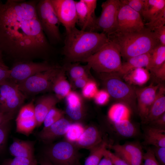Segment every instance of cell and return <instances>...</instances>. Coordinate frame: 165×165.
<instances>
[{
  "label": "cell",
  "mask_w": 165,
  "mask_h": 165,
  "mask_svg": "<svg viewBox=\"0 0 165 165\" xmlns=\"http://www.w3.org/2000/svg\"><path fill=\"white\" fill-rule=\"evenodd\" d=\"M38 1H0V48L16 63L46 59L53 50L37 16Z\"/></svg>",
  "instance_id": "obj_1"
},
{
  "label": "cell",
  "mask_w": 165,
  "mask_h": 165,
  "mask_svg": "<svg viewBox=\"0 0 165 165\" xmlns=\"http://www.w3.org/2000/svg\"><path fill=\"white\" fill-rule=\"evenodd\" d=\"M109 41L105 34L82 30L75 27L66 32L63 53L70 61L82 62Z\"/></svg>",
  "instance_id": "obj_2"
},
{
  "label": "cell",
  "mask_w": 165,
  "mask_h": 165,
  "mask_svg": "<svg viewBox=\"0 0 165 165\" xmlns=\"http://www.w3.org/2000/svg\"><path fill=\"white\" fill-rule=\"evenodd\" d=\"M108 37L116 44L121 56L127 60L134 57L150 53L160 44L152 31L146 28L138 32L115 33Z\"/></svg>",
  "instance_id": "obj_3"
},
{
  "label": "cell",
  "mask_w": 165,
  "mask_h": 165,
  "mask_svg": "<svg viewBox=\"0 0 165 165\" xmlns=\"http://www.w3.org/2000/svg\"><path fill=\"white\" fill-rule=\"evenodd\" d=\"M103 84L110 96L137 112L135 88L125 81L117 72L98 73Z\"/></svg>",
  "instance_id": "obj_4"
},
{
  "label": "cell",
  "mask_w": 165,
  "mask_h": 165,
  "mask_svg": "<svg viewBox=\"0 0 165 165\" xmlns=\"http://www.w3.org/2000/svg\"><path fill=\"white\" fill-rule=\"evenodd\" d=\"M121 57L116 44L109 39L98 51L82 62L86 63L98 73L117 72L122 64Z\"/></svg>",
  "instance_id": "obj_5"
},
{
  "label": "cell",
  "mask_w": 165,
  "mask_h": 165,
  "mask_svg": "<svg viewBox=\"0 0 165 165\" xmlns=\"http://www.w3.org/2000/svg\"><path fill=\"white\" fill-rule=\"evenodd\" d=\"M37 16L42 31L50 43L55 44L61 40V24L50 0H39L36 6Z\"/></svg>",
  "instance_id": "obj_6"
},
{
  "label": "cell",
  "mask_w": 165,
  "mask_h": 165,
  "mask_svg": "<svg viewBox=\"0 0 165 165\" xmlns=\"http://www.w3.org/2000/svg\"><path fill=\"white\" fill-rule=\"evenodd\" d=\"M61 68L58 66L34 75L17 83L18 87L26 96L52 90L54 80Z\"/></svg>",
  "instance_id": "obj_7"
},
{
  "label": "cell",
  "mask_w": 165,
  "mask_h": 165,
  "mask_svg": "<svg viewBox=\"0 0 165 165\" xmlns=\"http://www.w3.org/2000/svg\"><path fill=\"white\" fill-rule=\"evenodd\" d=\"M25 95L17 84L9 79L0 83V112L15 115L23 106Z\"/></svg>",
  "instance_id": "obj_8"
},
{
  "label": "cell",
  "mask_w": 165,
  "mask_h": 165,
  "mask_svg": "<svg viewBox=\"0 0 165 165\" xmlns=\"http://www.w3.org/2000/svg\"><path fill=\"white\" fill-rule=\"evenodd\" d=\"M77 148L74 144L66 140L50 145L45 153L54 165H76L79 157Z\"/></svg>",
  "instance_id": "obj_9"
},
{
  "label": "cell",
  "mask_w": 165,
  "mask_h": 165,
  "mask_svg": "<svg viewBox=\"0 0 165 165\" xmlns=\"http://www.w3.org/2000/svg\"><path fill=\"white\" fill-rule=\"evenodd\" d=\"M120 5V0H107L102 3L101 15L96 19V32L100 31L108 37L116 31Z\"/></svg>",
  "instance_id": "obj_10"
},
{
  "label": "cell",
  "mask_w": 165,
  "mask_h": 165,
  "mask_svg": "<svg viewBox=\"0 0 165 165\" xmlns=\"http://www.w3.org/2000/svg\"><path fill=\"white\" fill-rule=\"evenodd\" d=\"M145 28L141 15L120 1L118 15L117 28L115 33H125L136 32Z\"/></svg>",
  "instance_id": "obj_11"
},
{
  "label": "cell",
  "mask_w": 165,
  "mask_h": 165,
  "mask_svg": "<svg viewBox=\"0 0 165 165\" xmlns=\"http://www.w3.org/2000/svg\"><path fill=\"white\" fill-rule=\"evenodd\" d=\"M58 66L46 61L34 62L33 61L15 63L11 69L9 79L17 84L37 73L45 72Z\"/></svg>",
  "instance_id": "obj_12"
},
{
  "label": "cell",
  "mask_w": 165,
  "mask_h": 165,
  "mask_svg": "<svg viewBox=\"0 0 165 165\" xmlns=\"http://www.w3.org/2000/svg\"><path fill=\"white\" fill-rule=\"evenodd\" d=\"M96 0H80L75 1L77 23L81 30L96 32L97 17L95 15Z\"/></svg>",
  "instance_id": "obj_13"
},
{
  "label": "cell",
  "mask_w": 165,
  "mask_h": 165,
  "mask_svg": "<svg viewBox=\"0 0 165 165\" xmlns=\"http://www.w3.org/2000/svg\"><path fill=\"white\" fill-rule=\"evenodd\" d=\"M61 24L66 32L75 27L77 23L75 1L73 0H50Z\"/></svg>",
  "instance_id": "obj_14"
},
{
  "label": "cell",
  "mask_w": 165,
  "mask_h": 165,
  "mask_svg": "<svg viewBox=\"0 0 165 165\" xmlns=\"http://www.w3.org/2000/svg\"><path fill=\"white\" fill-rule=\"evenodd\" d=\"M108 147L130 165H142L144 153L139 143L128 142L122 145H109Z\"/></svg>",
  "instance_id": "obj_15"
},
{
  "label": "cell",
  "mask_w": 165,
  "mask_h": 165,
  "mask_svg": "<svg viewBox=\"0 0 165 165\" xmlns=\"http://www.w3.org/2000/svg\"><path fill=\"white\" fill-rule=\"evenodd\" d=\"M160 84L161 83H159L155 85L153 83H151L145 87L135 88L137 112L143 123L147 118Z\"/></svg>",
  "instance_id": "obj_16"
},
{
  "label": "cell",
  "mask_w": 165,
  "mask_h": 165,
  "mask_svg": "<svg viewBox=\"0 0 165 165\" xmlns=\"http://www.w3.org/2000/svg\"><path fill=\"white\" fill-rule=\"evenodd\" d=\"M71 123L64 118H62L48 127L43 128L38 134V138L43 141L49 143L64 136Z\"/></svg>",
  "instance_id": "obj_17"
},
{
  "label": "cell",
  "mask_w": 165,
  "mask_h": 165,
  "mask_svg": "<svg viewBox=\"0 0 165 165\" xmlns=\"http://www.w3.org/2000/svg\"><path fill=\"white\" fill-rule=\"evenodd\" d=\"M103 140L100 130L96 127L90 126L85 128L83 132L74 144L77 148L90 150Z\"/></svg>",
  "instance_id": "obj_18"
},
{
  "label": "cell",
  "mask_w": 165,
  "mask_h": 165,
  "mask_svg": "<svg viewBox=\"0 0 165 165\" xmlns=\"http://www.w3.org/2000/svg\"><path fill=\"white\" fill-rule=\"evenodd\" d=\"M59 101L55 95L51 94L42 96L37 99L34 105L37 127L42 124L47 114Z\"/></svg>",
  "instance_id": "obj_19"
},
{
  "label": "cell",
  "mask_w": 165,
  "mask_h": 165,
  "mask_svg": "<svg viewBox=\"0 0 165 165\" xmlns=\"http://www.w3.org/2000/svg\"><path fill=\"white\" fill-rule=\"evenodd\" d=\"M165 113V87L161 84L144 123L148 124Z\"/></svg>",
  "instance_id": "obj_20"
},
{
  "label": "cell",
  "mask_w": 165,
  "mask_h": 165,
  "mask_svg": "<svg viewBox=\"0 0 165 165\" xmlns=\"http://www.w3.org/2000/svg\"><path fill=\"white\" fill-rule=\"evenodd\" d=\"M34 145L33 141L15 139L10 146L9 151L14 157L35 159Z\"/></svg>",
  "instance_id": "obj_21"
},
{
  "label": "cell",
  "mask_w": 165,
  "mask_h": 165,
  "mask_svg": "<svg viewBox=\"0 0 165 165\" xmlns=\"http://www.w3.org/2000/svg\"><path fill=\"white\" fill-rule=\"evenodd\" d=\"M150 52L131 57L122 63L120 70L117 73L120 76L136 68H145L148 70L151 61Z\"/></svg>",
  "instance_id": "obj_22"
},
{
  "label": "cell",
  "mask_w": 165,
  "mask_h": 165,
  "mask_svg": "<svg viewBox=\"0 0 165 165\" xmlns=\"http://www.w3.org/2000/svg\"><path fill=\"white\" fill-rule=\"evenodd\" d=\"M65 70L64 68L61 67L54 79L52 86V90L59 100L66 97L71 91V86L65 77Z\"/></svg>",
  "instance_id": "obj_23"
},
{
  "label": "cell",
  "mask_w": 165,
  "mask_h": 165,
  "mask_svg": "<svg viewBox=\"0 0 165 165\" xmlns=\"http://www.w3.org/2000/svg\"><path fill=\"white\" fill-rule=\"evenodd\" d=\"M125 82L132 86H142L149 80L150 74L145 68H138L133 69L123 75Z\"/></svg>",
  "instance_id": "obj_24"
},
{
  "label": "cell",
  "mask_w": 165,
  "mask_h": 165,
  "mask_svg": "<svg viewBox=\"0 0 165 165\" xmlns=\"http://www.w3.org/2000/svg\"><path fill=\"white\" fill-rule=\"evenodd\" d=\"M144 143L152 146L165 147V130L147 126L144 130Z\"/></svg>",
  "instance_id": "obj_25"
},
{
  "label": "cell",
  "mask_w": 165,
  "mask_h": 165,
  "mask_svg": "<svg viewBox=\"0 0 165 165\" xmlns=\"http://www.w3.org/2000/svg\"><path fill=\"white\" fill-rule=\"evenodd\" d=\"M164 8L165 0H145V8L141 16L147 22Z\"/></svg>",
  "instance_id": "obj_26"
},
{
  "label": "cell",
  "mask_w": 165,
  "mask_h": 165,
  "mask_svg": "<svg viewBox=\"0 0 165 165\" xmlns=\"http://www.w3.org/2000/svg\"><path fill=\"white\" fill-rule=\"evenodd\" d=\"M108 145L107 142L103 140L99 145L90 149V154L85 160L84 165H98L104 156Z\"/></svg>",
  "instance_id": "obj_27"
},
{
  "label": "cell",
  "mask_w": 165,
  "mask_h": 165,
  "mask_svg": "<svg viewBox=\"0 0 165 165\" xmlns=\"http://www.w3.org/2000/svg\"><path fill=\"white\" fill-rule=\"evenodd\" d=\"M150 53L151 61L148 70L152 73L165 63V46L160 44Z\"/></svg>",
  "instance_id": "obj_28"
},
{
  "label": "cell",
  "mask_w": 165,
  "mask_h": 165,
  "mask_svg": "<svg viewBox=\"0 0 165 165\" xmlns=\"http://www.w3.org/2000/svg\"><path fill=\"white\" fill-rule=\"evenodd\" d=\"M66 112L73 120H78L81 119L84 114L82 101L67 103Z\"/></svg>",
  "instance_id": "obj_29"
},
{
  "label": "cell",
  "mask_w": 165,
  "mask_h": 165,
  "mask_svg": "<svg viewBox=\"0 0 165 165\" xmlns=\"http://www.w3.org/2000/svg\"><path fill=\"white\" fill-rule=\"evenodd\" d=\"M64 68L68 70L70 77L73 81L88 75V72L91 69L87 64L86 65H82L78 64H69Z\"/></svg>",
  "instance_id": "obj_30"
},
{
  "label": "cell",
  "mask_w": 165,
  "mask_h": 165,
  "mask_svg": "<svg viewBox=\"0 0 165 165\" xmlns=\"http://www.w3.org/2000/svg\"><path fill=\"white\" fill-rule=\"evenodd\" d=\"M85 128L80 123H71L64 135L66 140L75 144L83 132Z\"/></svg>",
  "instance_id": "obj_31"
},
{
  "label": "cell",
  "mask_w": 165,
  "mask_h": 165,
  "mask_svg": "<svg viewBox=\"0 0 165 165\" xmlns=\"http://www.w3.org/2000/svg\"><path fill=\"white\" fill-rule=\"evenodd\" d=\"M16 131L19 133L28 135L37 127L36 119L29 120L16 119Z\"/></svg>",
  "instance_id": "obj_32"
},
{
  "label": "cell",
  "mask_w": 165,
  "mask_h": 165,
  "mask_svg": "<svg viewBox=\"0 0 165 165\" xmlns=\"http://www.w3.org/2000/svg\"><path fill=\"white\" fill-rule=\"evenodd\" d=\"M64 112L55 107L52 108L46 116L43 122V128L48 127L64 117Z\"/></svg>",
  "instance_id": "obj_33"
},
{
  "label": "cell",
  "mask_w": 165,
  "mask_h": 165,
  "mask_svg": "<svg viewBox=\"0 0 165 165\" xmlns=\"http://www.w3.org/2000/svg\"><path fill=\"white\" fill-rule=\"evenodd\" d=\"M165 8L154 16L150 20L145 24V26L150 31L165 25Z\"/></svg>",
  "instance_id": "obj_34"
},
{
  "label": "cell",
  "mask_w": 165,
  "mask_h": 165,
  "mask_svg": "<svg viewBox=\"0 0 165 165\" xmlns=\"http://www.w3.org/2000/svg\"><path fill=\"white\" fill-rule=\"evenodd\" d=\"M2 165H37V163L35 159L14 157L12 159L6 160Z\"/></svg>",
  "instance_id": "obj_35"
},
{
  "label": "cell",
  "mask_w": 165,
  "mask_h": 165,
  "mask_svg": "<svg viewBox=\"0 0 165 165\" xmlns=\"http://www.w3.org/2000/svg\"><path fill=\"white\" fill-rule=\"evenodd\" d=\"M98 91L95 82L90 79L82 88V93L85 97L90 99L94 98Z\"/></svg>",
  "instance_id": "obj_36"
},
{
  "label": "cell",
  "mask_w": 165,
  "mask_h": 165,
  "mask_svg": "<svg viewBox=\"0 0 165 165\" xmlns=\"http://www.w3.org/2000/svg\"><path fill=\"white\" fill-rule=\"evenodd\" d=\"M121 2L127 5L138 13L141 16L145 5V0H120Z\"/></svg>",
  "instance_id": "obj_37"
},
{
  "label": "cell",
  "mask_w": 165,
  "mask_h": 165,
  "mask_svg": "<svg viewBox=\"0 0 165 165\" xmlns=\"http://www.w3.org/2000/svg\"><path fill=\"white\" fill-rule=\"evenodd\" d=\"M151 148L159 165H165V147L152 146Z\"/></svg>",
  "instance_id": "obj_38"
},
{
  "label": "cell",
  "mask_w": 165,
  "mask_h": 165,
  "mask_svg": "<svg viewBox=\"0 0 165 165\" xmlns=\"http://www.w3.org/2000/svg\"><path fill=\"white\" fill-rule=\"evenodd\" d=\"M110 96L106 90L98 91L94 97L95 102L98 105H103L108 101Z\"/></svg>",
  "instance_id": "obj_39"
},
{
  "label": "cell",
  "mask_w": 165,
  "mask_h": 165,
  "mask_svg": "<svg viewBox=\"0 0 165 165\" xmlns=\"http://www.w3.org/2000/svg\"><path fill=\"white\" fill-rule=\"evenodd\" d=\"M143 161V165H159L151 147H148L144 153Z\"/></svg>",
  "instance_id": "obj_40"
},
{
  "label": "cell",
  "mask_w": 165,
  "mask_h": 165,
  "mask_svg": "<svg viewBox=\"0 0 165 165\" xmlns=\"http://www.w3.org/2000/svg\"><path fill=\"white\" fill-rule=\"evenodd\" d=\"M9 122H6L0 126V150L6 142L9 129Z\"/></svg>",
  "instance_id": "obj_41"
},
{
  "label": "cell",
  "mask_w": 165,
  "mask_h": 165,
  "mask_svg": "<svg viewBox=\"0 0 165 165\" xmlns=\"http://www.w3.org/2000/svg\"><path fill=\"white\" fill-rule=\"evenodd\" d=\"M148 124V126L154 128L165 130V113Z\"/></svg>",
  "instance_id": "obj_42"
},
{
  "label": "cell",
  "mask_w": 165,
  "mask_h": 165,
  "mask_svg": "<svg viewBox=\"0 0 165 165\" xmlns=\"http://www.w3.org/2000/svg\"><path fill=\"white\" fill-rule=\"evenodd\" d=\"M152 31L160 44L165 46V26L156 28Z\"/></svg>",
  "instance_id": "obj_43"
},
{
  "label": "cell",
  "mask_w": 165,
  "mask_h": 165,
  "mask_svg": "<svg viewBox=\"0 0 165 165\" xmlns=\"http://www.w3.org/2000/svg\"><path fill=\"white\" fill-rule=\"evenodd\" d=\"M105 153L111 159L113 165H130L123 160L107 149Z\"/></svg>",
  "instance_id": "obj_44"
},
{
  "label": "cell",
  "mask_w": 165,
  "mask_h": 165,
  "mask_svg": "<svg viewBox=\"0 0 165 165\" xmlns=\"http://www.w3.org/2000/svg\"><path fill=\"white\" fill-rule=\"evenodd\" d=\"M156 79L161 81L165 80V63L161 66L151 73Z\"/></svg>",
  "instance_id": "obj_45"
},
{
  "label": "cell",
  "mask_w": 165,
  "mask_h": 165,
  "mask_svg": "<svg viewBox=\"0 0 165 165\" xmlns=\"http://www.w3.org/2000/svg\"><path fill=\"white\" fill-rule=\"evenodd\" d=\"M90 80L88 75H86L77 79L73 81L76 87L82 89Z\"/></svg>",
  "instance_id": "obj_46"
},
{
  "label": "cell",
  "mask_w": 165,
  "mask_h": 165,
  "mask_svg": "<svg viewBox=\"0 0 165 165\" xmlns=\"http://www.w3.org/2000/svg\"><path fill=\"white\" fill-rule=\"evenodd\" d=\"M14 115L12 113L0 112V126L6 122L10 121Z\"/></svg>",
  "instance_id": "obj_47"
},
{
  "label": "cell",
  "mask_w": 165,
  "mask_h": 165,
  "mask_svg": "<svg viewBox=\"0 0 165 165\" xmlns=\"http://www.w3.org/2000/svg\"><path fill=\"white\" fill-rule=\"evenodd\" d=\"M10 69L4 68L0 66V83L9 79Z\"/></svg>",
  "instance_id": "obj_48"
},
{
  "label": "cell",
  "mask_w": 165,
  "mask_h": 165,
  "mask_svg": "<svg viewBox=\"0 0 165 165\" xmlns=\"http://www.w3.org/2000/svg\"><path fill=\"white\" fill-rule=\"evenodd\" d=\"M98 165H113L111 159L105 153Z\"/></svg>",
  "instance_id": "obj_49"
},
{
  "label": "cell",
  "mask_w": 165,
  "mask_h": 165,
  "mask_svg": "<svg viewBox=\"0 0 165 165\" xmlns=\"http://www.w3.org/2000/svg\"><path fill=\"white\" fill-rule=\"evenodd\" d=\"M40 165H54L46 157L42 159L40 161Z\"/></svg>",
  "instance_id": "obj_50"
},
{
  "label": "cell",
  "mask_w": 165,
  "mask_h": 165,
  "mask_svg": "<svg viewBox=\"0 0 165 165\" xmlns=\"http://www.w3.org/2000/svg\"><path fill=\"white\" fill-rule=\"evenodd\" d=\"M3 53L0 48V66L5 69H9V68L4 63L3 59Z\"/></svg>",
  "instance_id": "obj_51"
}]
</instances>
